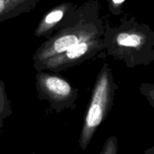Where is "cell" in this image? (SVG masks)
I'll list each match as a JSON object with an SVG mask.
<instances>
[{"label":"cell","instance_id":"6da1fadb","mask_svg":"<svg viewBox=\"0 0 154 154\" xmlns=\"http://www.w3.org/2000/svg\"><path fill=\"white\" fill-rule=\"evenodd\" d=\"M103 47L107 56L121 60L126 67L147 66L154 60V32L126 15L118 25L105 24Z\"/></svg>","mask_w":154,"mask_h":154},{"label":"cell","instance_id":"7a4b0ae2","mask_svg":"<svg viewBox=\"0 0 154 154\" xmlns=\"http://www.w3.org/2000/svg\"><path fill=\"white\" fill-rule=\"evenodd\" d=\"M99 12L100 5L97 0H89L79 6L75 17L36 50L32 57L33 67L75 45L103 36L105 23Z\"/></svg>","mask_w":154,"mask_h":154},{"label":"cell","instance_id":"3957f363","mask_svg":"<svg viewBox=\"0 0 154 154\" xmlns=\"http://www.w3.org/2000/svg\"><path fill=\"white\" fill-rule=\"evenodd\" d=\"M117 89L118 85L114 81L112 70L105 63L96 76L84 117L79 138V145L82 150L87 148L98 128L108 117Z\"/></svg>","mask_w":154,"mask_h":154},{"label":"cell","instance_id":"277c9868","mask_svg":"<svg viewBox=\"0 0 154 154\" xmlns=\"http://www.w3.org/2000/svg\"><path fill=\"white\" fill-rule=\"evenodd\" d=\"M35 87L39 98L48 101L57 113L75 108L79 90L60 75L45 71L37 72Z\"/></svg>","mask_w":154,"mask_h":154},{"label":"cell","instance_id":"5b68a950","mask_svg":"<svg viewBox=\"0 0 154 154\" xmlns=\"http://www.w3.org/2000/svg\"><path fill=\"white\" fill-rule=\"evenodd\" d=\"M103 36L80 43L67 51L56 54L34 66L37 72L49 71L57 73L93 59L103 51Z\"/></svg>","mask_w":154,"mask_h":154},{"label":"cell","instance_id":"8992f818","mask_svg":"<svg viewBox=\"0 0 154 154\" xmlns=\"http://www.w3.org/2000/svg\"><path fill=\"white\" fill-rule=\"evenodd\" d=\"M79 6L73 2H63L48 11L42 17L34 32L37 38L51 37L54 33L72 20Z\"/></svg>","mask_w":154,"mask_h":154},{"label":"cell","instance_id":"52a82bcc","mask_svg":"<svg viewBox=\"0 0 154 154\" xmlns=\"http://www.w3.org/2000/svg\"><path fill=\"white\" fill-rule=\"evenodd\" d=\"M39 0H0V23L29 13L36 7Z\"/></svg>","mask_w":154,"mask_h":154},{"label":"cell","instance_id":"ba28073f","mask_svg":"<svg viewBox=\"0 0 154 154\" xmlns=\"http://www.w3.org/2000/svg\"><path fill=\"white\" fill-rule=\"evenodd\" d=\"M12 114L11 103L8 97L5 84L0 80V135L2 132L4 120Z\"/></svg>","mask_w":154,"mask_h":154},{"label":"cell","instance_id":"9c48e42d","mask_svg":"<svg viewBox=\"0 0 154 154\" xmlns=\"http://www.w3.org/2000/svg\"><path fill=\"white\" fill-rule=\"evenodd\" d=\"M99 154H118V140L117 136L113 135L106 140Z\"/></svg>","mask_w":154,"mask_h":154},{"label":"cell","instance_id":"30bf717a","mask_svg":"<svg viewBox=\"0 0 154 154\" xmlns=\"http://www.w3.org/2000/svg\"><path fill=\"white\" fill-rule=\"evenodd\" d=\"M108 5V11L114 16H120L123 12V4L126 0H106Z\"/></svg>","mask_w":154,"mask_h":154},{"label":"cell","instance_id":"8fae6325","mask_svg":"<svg viewBox=\"0 0 154 154\" xmlns=\"http://www.w3.org/2000/svg\"><path fill=\"white\" fill-rule=\"evenodd\" d=\"M141 93L147 96V100L150 102V105L154 106V85L153 84H142L140 87Z\"/></svg>","mask_w":154,"mask_h":154}]
</instances>
